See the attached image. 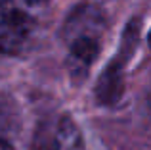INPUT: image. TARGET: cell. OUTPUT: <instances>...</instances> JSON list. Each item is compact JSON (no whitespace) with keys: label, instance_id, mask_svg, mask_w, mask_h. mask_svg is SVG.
Instances as JSON below:
<instances>
[{"label":"cell","instance_id":"1","mask_svg":"<svg viewBox=\"0 0 151 150\" xmlns=\"http://www.w3.org/2000/svg\"><path fill=\"white\" fill-rule=\"evenodd\" d=\"M105 35V15L96 4H81L63 27L67 66L73 81L81 83L98 60Z\"/></svg>","mask_w":151,"mask_h":150},{"label":"cell","instance_id":"2","mask_svg":"<svg viewBox=\"0 0 151 150\" xmlns=\"http://www.w3.org/2000/svg\"><path fill=\"white\" fill-rule=\"evenodd\" d=\"M37 21L19 0H0V52L21 54L35 37Z\"/></svg>","mask_w":151,"mask_h":150},{"label":"cell","instance_id":"3","mask_svg":"<svg viewBox=\"0 0 151 150\" xmlns=\"http://www.w3.org/2000/svg\"><path fill=\"white\" fill-rule=\"evenodd\" d=\"M38 150H88L81 129L69 116H59L52 119L42 133V143Z\"/></svg>","mask_w":151,"mask_h":150},{"label":"cell","instance_id":"4","mask_svg":"<svg viewBox=\"0 0 151 150\" xmlns=\"http://www.w3.org/2000/svg\"><path fill=\"white\" fill-rule=\"evenodd\" d=\"M19 2H23L25 6H29V8H35V6H40V4H44L46 0H19Z\"/></svg>","mask_w":151,"mask_h":150},{"label":"cell","instance_id":"5","mask_svg":"<svg viewBox=\"0 0 151 150\" xmlns=\"http://www.w3.org/2000/svg\"><path fill=\"white\" fill-rule=\"evenodd\" d=\"M0 150H14V148H12L10 144L6 143V141H2V139H0Z\"/></svg>","mask_w":151,"mask_h":150}]
</instances>
